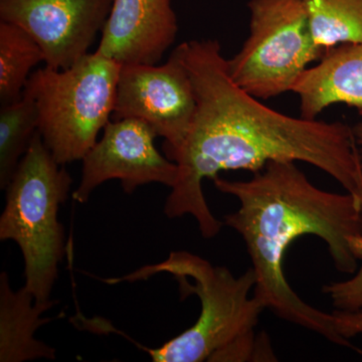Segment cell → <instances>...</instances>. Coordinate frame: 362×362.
I'll return each instance as SVG.
<instances>
[{
  "mask_svg": "<svg viewBox=\"0 0 362 362\" xmlns=\"http://www.w3.org/2000/svg\"><path fill=\"white\" fill-rule=\"evenodd\" d=\"M113 0H0V20L32 35L45 66L66 70L88 54Z\"/></svg>",
  "mask_w": 362,
  "mask_h": 362,
  "instance_id": "cell-9",
  "label": "cell"
},
{
  "mask_svg": "<svg viewBox=\"0 0 362 362\" xmlns=\"http://www.w3.org/2000/svg\"><path fill=\"white\" fill-rule=\"evenodd\" d=\"M322 291L330 298L335 310L356 311L362 308V264L354 277L325 285Z\"/></svg>",
  "mask_w": 362,
  "mask_h": 362,
  "instance_id": "cell-17",
  "label": "cell"
},
{
  "mask_svg": "<svg viewBox=\"0 0 362 362\" xmlns=\"http://www.w3.org/2000/svg\"><path fill=\"white\" fill-rule=\"evenodd\" d=\"M209 361H277L269 337L254 330L245 333L218 350Z\"/></svg>",
  "mask_w": 362,
  "mask_h": 362,
  "instance_id": "cell-16",
  "label": "cell"
},
{
  "mask_svg": "<svg viewBox=\"0 0 362 362\" xmlns=\"http://www.w3.org/2000/svg\"><path fill=\"white\" fill-rule=\"evenodd\" d=\"M73 178L52 157L40 131L6 189L0 218V240L20 247L25 259V287L40 304L52 302L59 264L66 255L65 230L59 206L71 192Z\"/></svg>",
  "mask_w": 362,
  "mask_h": 362,
  "instance_id": "cell-4",
  "label": "cell"
},
{
  "mask_svg": "<svg viewBox=\"0 0 362 362\" xmlns=\"http://www.w3.org/2000/svg\"><path fill=\"white\" fill-rule=\"evenodd\" d=\"M39 131L37 106L30 95L0 109V188L6 189Z\"/></svg>",
  "mask_w": 362,
  "mask_h": 362,
  "instance_id": "cell-15",
  "label": "cell"
},
{
  "mask_svg": "<svg viewBox=\"0 0 362 362\" xmlns=\"http://www.w3.org/2000/svg\"><path fill=\"white\" fill-rule=\"evenodd\" d=\"M57 301L37 303L25 286L16 291L6 272L0 275V361L23 362L56 359L57 350L35 338L51 318H42Z\"/></svg>",
  "mask_w": 362,
  "mask_h": 362,
  "instance_id": "cell-12",
  "label": "cell"
},
{
  "mask_svg": "<svg viewBox=\"0 0 362 362\" xmlns=\"http://www.w3.org/2000/svg\"><path fill=\"white\" fill-rule=\"evenodd\" d=\"M312 37L326 54L362 42V0H303Z\"/></svg>",
  "mask_w": 362,
  "mask_h": 362,
  "instance_id": "cell-14",
  "label": "cell"
},
{
  "mask_svg": "<svg viewBox=\"0 0 362 362\" xmlns=\"http://www.w3.org/2000/svg\"><path fill=\"white\" fill-rule=\"evenodd\" d=\"M332 315L335 329L345 339L362 334V308L356 311L334 310Z\"/></svg>",
  "mask_w": 362,
  "mask_h": 362,
  "instance_id": "cell-18",
  "label": "cell"
},
{
  "mask_svg": "<svg viewBox=\"0 0 362 362\" xmlns=\"http://www.w3.org/2000/svg\"><path fill=\"white\" fill-rule=\"evenodd\" d=\"M214 187L240 202L223 223L246 245L256 277L254 296L279 318L356 349L335 329L332 313L305 302L288 283L283 262L288 247L305 235L327 245L338 272L354 274L362 259V202L354 195L315 187L295 161H272L249 180L216 176Z\"/></svg>",
  "mask_w": 362,
  "mask_h": 362,
  "instance_id": "cell-2",
  "label": "cell"
},
{
  "mask_svg": "<svg viewBox=\"0 0 362 362\" xmlns=\"http://www.w3.org/2000/svg\"><path fill=\"white\" fill-rule=\"evenodd\" d=\"M300 116L317 119L334 104H345L362 116V42L338 45L297 81Z\"/></svg>",
  "mask_w": 362,
  "mask_h": 362,
  "instance_id": "cell-11",
  "label": "cell"
},
{
  "mask_svg": "<svg viewBox=\"0 0 362 362\" xmlns=\"http://www.w3.org/2000/svg\"><path fill=\"white\" fill-rule=\"evenodd\" d=\"M180 47L197 109L185 143L166 153L178 168L164 204L166 216L189 214L202 237L213 239L225 223L207 206L204 178L239 169L256 173L272 161L311 164L362 202V168L351 126L297 118L262 104L233 82L218 40H190Z\"/></svg>",
  "mask_w": 362,
  "mask_h": 362,
  "instance_id": "cell-1",
  "label": "cell"
},
{
  "mask_svg": "<svg viewBox=\"0 0 362 362\" xmlns=\"http://www.w3.org/2000/svg\"><path fill=\"white\" fill-rule=\"evenodd\" d=\"M194 83L177 45L164 65H123L117 84L114 120L134 118L165 139L166 153L180 148L197 114Z\"/></svg>",
  "mask_w": 362,
  "mask_h": 362,
  "instance_id": "cell-7",
  "label": "cell"
},
{
  "mask_svg": "<svg viewBox=\"0 0 362 362\" xmlns=\"http://www.w3.org/2000/svg\"><path fill=\"white\" fill-rule=\"evenodd\" d=\"M352 130H354V137H356L357 148H358L359 158H361L362 168V120L359 121L358 123H356V125L352 126Z\"/></svg>",
  "mask_w": 362,
  "mask_h": 362,
  "instance_id": "cell-19",
  "label": "cell"
},
{
  "mask_svg": "<svg viewBox=\"0 0 362 362\" xmlns=\"http://www.w3.org/2000/svg\"><path fill=\"white\" fill-rule=\"evenodd\" d=\"M44 52L32 35L13 23L0 21V103L18 101L30 78V71Z\"/></svg>",
  "mask_w": 362,
  "mask_h": 362,
  "instance_id": "cell-13",
  "label": "cell"
},
{
  "mask_svg": "<svg viewBox=\"0 0 362 362\" xmlns=\"http://www.w3.org/2000/svg\"><path fill=\"white\" fill-rule=\"evenodd\" d=\"M120 64L88 52L66 70L35 71L23 92L37 106L42 141L61 165L82 160L110 122Z\"/></svg>",
  "mask_w": 362,
  "mask_h": 362,
  "instance_id": "cell-5",
  "label": "cell"
},
{
  "mask_svg": "<svg viewBox=\"0 0 362 362\" xmlns=\"http://www.w3.org/2000/svg\"><path fill=\"white\" fill-rule=\"evenodd\" d=\"M173 275L181 297L197 295L201 314L197 322L158 349L140 346L156 362L209 361L218 350L235 338L255 330L265 306L252 295L256 277L252 268L235 277L226 267L214 266L206 259L180 251L165 261L142 267L121 278L103 280L108 284L147 280L157 274Z\"/></svg>",
  "mask_w": 362,
  "mask_h": 362,
  "instance_id": "cell-3",
  "label": "cell"
},
{
  "mask_svg": "<svg viewBox=\"0 0 362 362\" xmlns=\"http://www.w3.org/2000/svg\"><path fill=\"white\" fill-rule=\"evenodd\" d=\"M171 0H113L97 52L120 65H156L175 42Z\"/></svg>",
  "mask_w": 362,
  "mask_h": 362,
  "instance_id": "cell-10",
  "label": "cell"
},
{
  "mask_svg": "<svg viewBox=\"0 0 362 362\" xmlns=\"http://www.w3.org/2000/svg\"><path fill=\"white\" fill-rule=\"evenodd\" d=\"M250 35L226 59L230 78L259 100L292 92L311 63L324 56L314 42L303 0H250Z\"/></svg>",
  "mask_w": 362,
  "mask_h": 362,
  "instance_id": "cell-6",
  "label": "cell"
},
{
  "mask_svg": "<svg viewBox=\"0 0 362 362\" xmlns=\"http://www.w3.org/2000/svg\"><path fill=\"white\" fill-rule=\"evenodd\" d=\"M156 136L138 119L110 121L101 139L82 159L80 185L71 192L74 201L85 204L98 187L113 180L121 181L126 194L149 183L173 187L177 180V164L157 150Z\"/></svg>",
  "mask_w": 362,
  "mask_h": 362,
  "instance_id": "cell-8",
  "label": "cell"
}]
</instances>
